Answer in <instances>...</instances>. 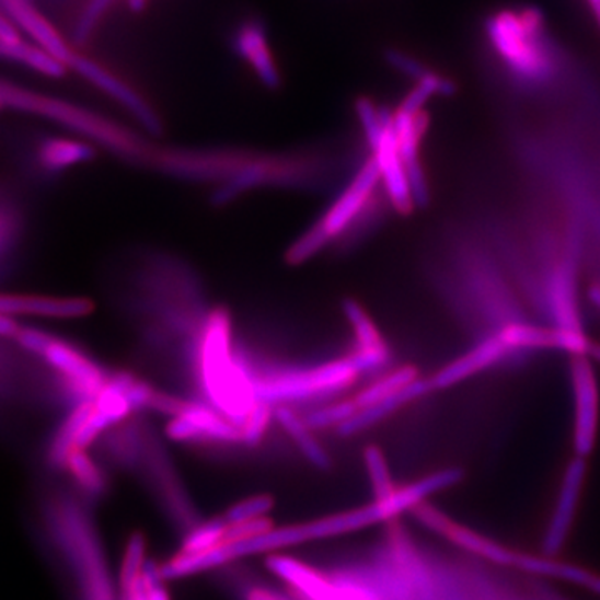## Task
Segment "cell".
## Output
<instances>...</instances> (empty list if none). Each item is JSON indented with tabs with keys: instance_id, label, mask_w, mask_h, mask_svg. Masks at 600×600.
<instances>
[{
	"instance_id": "6da1fadb",
	"label": "cell",
	"mask_w": 600,
	"mask_h": 600,
	"mask_svg": "<svg viewBox=\"0 0 600 600\" xmlns=\"http://www.w3.org/2000/svg\"><path fill=\"white\" fill-rule=\"evenodd\" d=\"M462 478H464L462 469H442V471L430 472L417 481L399 485L397 491L385 499H372L357 509L331 514L304 523H290L280 528L274 526L264 534L244 539V541L222 542L210 551L191 555V573L197 576V574L231 564L239 558L258 554L273 555L308 542L341 538V535L373 528L379 523L392 522L402 514H411L420 504L429 503L430 497L436 494L454 487Z\"/></svg>"
},
{
	"instance_id": "7a4b0ae2",
	"label": "cell",
	"mask_w": 600,
	"mask_h": 600,
	"mask_svg": "<svg viewBox=\"0 0 600 600\" xmlns=\"http://www.w3.org/2000/svg\"><path fill=\"white\" fill-rule=\"evenodd\" d=\"M411 514L426 531L437 535L447 547H452L475 561L484 562L487 566L506 570V573L532 576L535 579L570 584L587 590L592 596L600 597V573L597 570L564 561L558 555L545 554V552L535 554V552L514 547L493 535L477 531L469 523L461 522L430 503L420 504Z\"/></svg>"
},
{
	"instance_id": "3957f363",
	"label": "cell",
	"mask_w": 600,
	"mask_h": 600,
	"mask_svg": "<svg viewBox=\"0 0 600 600\" xmlns=\"http://www.w3.org/2000/svg\"><path fill=\"white\" fill-rule=\"evenodd\" d=\"M484 31L494 66L514 84L542 88L570 64L534 9L496 12Z\"/></svg>"
},
{
	"instance_id": "277c9868",
	"label": "cell",
	"mask_w": 600,
	"mask_h": 600,
	"mask_svg": "<svg viewBox=\"0 0 600 600\" xmlns=\"http://www.w3.org/2000/svg\"><path fill=\"white\" fill-rule=\"evenodd\" d=\"M412 600H542L544 589H519L506 570L455 551L452 557L416 551L411 564Z\"/></svg>"
},
{
	"instance_id": "5b68a950",
	"label": "cell",
	"mask_w": 600,
	"mask_h": 600,
	"mask_svg": "<svg viewBox=\"0 0 600 600\" xmlns=\"http://www.w3.org/2000/svg\"><path fill=\"white\" fill-rule=\"evenodd\" d=\"M44 514L47 532L69 564L81 599L117 600L88 514L69 497H54L47 503Z\"/></svg>"
},
{
	"instance_id": "8992f818",
	"label": "cell",
	"mask_w": 600,
	"mask_h": 600,
	"mask_svg": "<svg viewBox=\"0 0 600 600\" xmlns=\"http://www.w3.org/2000/svg\"><path fill=\"white\" fill-rule=\"evenodd\" d=\"M203 376L214 404L235 426L242 427L254 407V382L241 367L232 362L229 318L223 311L214 312L206 328L203 347Z\"/></svg>"
},
{
	"instance_id": "52a82bcc",
	"label": "cell",
	"mask_w": 600,
	"mask_h": 600,
	"mask_svg": "<svg viewBox=\"0 0 600 600\" xmlns=\"http://www.w3.org/2000/svg\"><path fill=\"white\" fill-rule=\"evenodd\" d=\"M357 372L349 359L325 364L302 372L282 373L273 379L254 382V394L257 401L274 402L302 401L315 395L332 394L347 388Z\"/></svg>"
},
{
	"instance_id": "ba28073f",
	"label": "cell",
	"mask_w": 600,
	"mask_h": 600,
	"mask_svg": "<svg viewBox=\"0 0 600 600\" xmlns=\"http://www.w3.org/2000/svg\"><path fill=\"white\" fill-rule=\"evenodd\" d=\"M267 566L304 600H389L369 587L334 582L314 567L287 555H269Z\"/></svg>"
},
{
	"instance_id": "9c48e42d",
	"label": "cell",
	"mask_w": 600,
	"mask_h": 600,
	"mask_svg": "<svg viewBox=\"0 0 600 600\" xmlns=\"http://www.w3.org/2000/svg\"><path fill=\"white\" fill-rule=\"evenodd\" d=\"M587 459L576 455L567 464L558 484L557 496L545 526L542 538V552L551 555L561 554L562 549L569 541L582 500L584 487H586Z\"/></svg>"
},
{
	"instance_id": "30bf717a",
	"label": "cell",
	"mask_w": 600,
	"mask_h": 600,
	"mask_svg": "<svg viewBox=\"0 0 600 600\" xmlns=\"http://www.w3.org/2000/svg\"><path fill=\"white\" fill-rule=\"evenodd\" d=\"M39 359H43L54 372L59 373L67 391L76 399V405L94 401L107 382L97 364L57 337L50 339Z\"/></svg>"
},
{
	"instance_id": "8fae6325",
	"label": "cell",
	"mask_w": 600,
	"mask_h": 600,
	"mask_svg": "<svg viewBox=\"0 0 600 600\" xmlns=\"http://www.w3.org/2000/svg\"><path fill=\"white\" fill-rule=\"evenodd\" d=\"M573 385L576 399L574 450L576 455L587 459L592 454L599 432V388L586 356L574 357Z\"/></svg>"
},
{
	"instance_id": "7c38bea8",
	"label": "cell",
	"mask_w": 600,
	"mask_h": 600,
	"mask_svg": "<svg viewBox=\"0 0 600 600\" xmlns=\"http://www.w3.org/2000/svg\"><path fill=\"white\" fill-rule=\"evenodd\" d=\"M69 67H72L76 72L81 73L82 78L88 79L95 88L111 95L114 101L120 102L149 132H162V124L159 120L158 114L129 85L124 84L120 79H117L114 73L102 69L97 62L78 53H73Z\"/></svg>"
},
{
	"instance_id": "4fadbf2b",
	"label": "cell",
	"mask_w": 600,
	"mask_h": 600,
	"mask_svg": "<svg viewBox=\"0 0 600 600\" xmlns=\"http://www.w3.org/2000/svg\"><path fill=\"white\" fill-rule=\"evenodd\" d=\"M172 440H223V442H235L242 440L241 427L234 423L222 419L219 414L210 411L203 404L185 402L181 416L174 417L165 429Z\"/></svg>"
},
{
	"instance_id": "5bb4252c",
	"label": "cell",
	"mask_w": 600,
	"mask_h": 600,
	"mask_svg": "<svg viewBox=\"0 0 600 600\" xmlns=\"http://www.w3.org/2000/svg\"><path fill=\"white\" fill-rule=\"evenodd\" d=\"M94 311L91 300L82 297L22 296L0 293V314L9 318L79 319Z\"/></svg>"
},
{
	"instance_id": "9a60e30c",
	"label": "cell",
	"mask_w": 600,
	"mask_h": 600,
	"mask_svg": "<svg viewBox=\"0 0 600 600\" xmlns=\"http://www.w3.org/2000/svg\"><path fill=\"white\" fill-rule=\"evenodd\" d=\"M0 5L4 8L9 19L14 21V25L27 32L35 46L43 47L50 56L69 67L73 50L57 28L41 14L39 9L35 8L32 0H0Z\"/></svg>"
},
{
	"instance_id": "2e32d148",
	"label": "cell",
	"mask_w": 600,
	"mask_h": 600,
	"mask_svg": "<svg viewBox=\"0 0 600 600\" xmlns=\"http://www.w3.org/2000/svg\"><path fill=\"white\" fill-rule=\"evenodd\" d=\"M379 181H381V169H379L376 158H372L360 169L359 174L349 185V189L339 197V200L328 210L327 216L322 219L331 235L341 234L356 219Z\"/></svg>"
},
{
	"instance_id": "e0dca14e",
	"label": "cell",
	"mask_w": 600,
	"mask_h": 600,
	"mask_svg": "<svg viewBox=\"0 0 600 600\" xmlns=\"http://www.w3.org/2000/svg\"><path fill=\"white\" fill-rule=\"evenodd\" d=\"M373 158L381 169V178H384L391 203L401 214L412 212L414 200H412L411 187H408L407 174L399 154L397 137H395L394 119L385 127L384 137L378 149L373 150Z\"/></svg>"
},
{
	"instance_id": "ac0fdd59",
	"label": "cell",
	"mask_w": 600,
	"mask_h": 600,
	"mask_svg": "<svg viewBox=\"0 0 600 600\" xmlns=\"http://www.w3.org/2000/svg\"><path fill=\"white\" fill-rule=\"evenodd\" d=\"M506 353H509V350L500 343L497 334L487 337V339L481 341L474 349L465 353L464 356L458 357V359L442 367L432 379H429L430 385H432V389L452 388V385L472 378L475 373L489 369L491 366L499 362L506 356Z\"/></svg>"
},
{
	"instance_id": "d6986e66",
	"label": "cell",
	"mask_w": 600,
	"mask_h": 600,
	"mask_svg": "<svg viewBox=\"0 0 600 600\" xmlns=\"http://www.w3.org/2000/svg\"><path fill=\"white\" fill-rule=\"evenodd\" d=\"M234 44L239 56L251 64L262 84L269 89L279 88V70L274 62L273 53L267 44L266 31L262 27L261 22L249 21L242 24L235 34Z\"/></svg>"
},
{
	"instance_id": "ffe728a7",
	"label": "cell",
	"mask_w": 600,
	"mask_h": 600,
	"mask_svg": "<svg viewBox=\"0 0 600 600\" xmlns=\"http://www.w3.org/2000/svg\"><path fill=\"white\" fill-rule=\"evenodd\" d=\"M430 389H432L430 381H427V379H417V381L412 382L407 388L401 389L395 394L389 395V397L382 399V401L376 402V404L369 405V407L359 408L349 420L339 426L341 436H356L360 430L367 429V427L373 426V424L381 423L385 417L391 416L392 412L404 407L408 402L416 401V399L426 395Z\"/></svg>"
},
{
	"instance_id": "44dd1931",
	"label": "cell",
	"mask_w": 600,
	"mask_h": 600,
	"mask_svg": "<svg viewBox=\"0 0 600 600\" xmlns=\"http://www.w3.org/2000/svg\"><path fill=\"white\" fill-rule=\"evenodd\" d=\"M94 155V149L88 143L50 137V139L43 140L37 147L35 161L47 174H59L73 165L92 161Z\"/></svg>"
},
{
	"instance_id": "7402d4cb",
	"label": "cell",
	"mask_w": 600,
	"mask_h": 600,
	"mask_svg": "<svg viewBox=\"0 0 600 600\" xmlns=\"http://www.w3.org/2000/svg\"><path fill=\"white\" fill-rule=\"evenodd\" d=\"M92 408H94V401L73 405L69 416L60 424L59 429L50 440L49 449H47V461L53 468H66L67 459H69L70 452L76 449L79 434H81L85 420L91 416Z\"/></svg>"
},
{
	"instance_id": "603a6c76",
	"label": "cell",
	"mask_w": 600,
	"mask_h": 600,
	"mask_svg": "<svg viewBox=\"0 0 600 600\" xmlns=\"http://www.w3.org/2000/svg\"><path fill=\"white\" fill-rule=\"evenodd\" d=\"M0 59L24 64L28 69L54 79L62 78L67 70L66 64L50 56L43 47L24 43L22 39L0 41Z\"/></svg>"
},
{
	"instance_id": "cb8c5ba5",
	"label": "cell",
	"mask_w": 600,
	"mask_h": 600,
	"mask_svg": "<svg viewBox=\"0 0 600 600\" xmlns=\"http://www.w3.org/2000/svg\"><path fill=\"white\" fill-rule=\"evenodd\" d=\"M500 343L510 349L561 350V334L557 328L539 327L531 324H509L497 334Z\"/></svg>"
},
{
	"instance_id": "d4e9b609",
	"label": "cell",
	"mask_w": 600,
	"mask_h": 600,
	"mask_svg": "<svg viewBox=\"0 0 600 600\" xmlns=\"http://www.w3.org/2000/svg\"><path fill=\"white\" fill-rule=\"evenodd\" d=\"M276 419L277 423L282 426V429L292 437L293 442L302 450V454H304L315 468H328L331 459H328L324 447H322L321 443L315 440V437L312 436L311 429H309L304 419L297 417L296 414L287 407L277 408Z\"/></svg>"
},
{
	"instance_id": "484cf974",
	"label": "cell",
	"mask_w": 600,
	"mask_h": 600,
	"mask_svg": "<svg viewBox=\"0 0 600 600\" xmlns=\"http://www.w3.org/2000/svg\"><path fill=\"white\" fill-rule=\"evenodd\" d=\"M64 469H67V472L72 475L82 493L89 494V496H99L104 493V472L84 449H73Z\"/></svg>"
},
{
	"instance_id": "4316f807",
	"label": "cell",
	"mask_w": 600,
	"mask_h": 600,
	"mask_svg": "<svg viewBox=\"0 0 600 600\" xmlns=\"http://www.w3.org/2000/svg\"><path fill=\"white\" fill-rule=\"evenodd\" d=\"M22 226H24V219L18 204L11 197L0 193V270L21 241Z\"/></svg>"
},
{
	"instance_id": "83f0119b",
	"label": "cell",
	"mask_w": 600,
	"mask_h": 600,
	"mask_svg": "<svg viewBox=\"0 0 600 600\" xmlns=\"http://www.w3.org/2000/svg\"><path fill=\"white\" fill-rule=\"evenodd\" d=\"M343 309L344 314H346L350 325L354 327V332H356L359 350H364V353H381V350H389L384 341H382L381 334H379L378 327L373 325L369 315H367L366 311L357 304L356 300H344Z\"/></svg>"
},
{
	"instance_id": "f1b7e54d",
	"label": "cell",
	"mask_w": 600,
	"mask_h": 600,
	"mask_svg": "<svg viewBox=\"0 0 600 600\" xmlns=\"http://www.w3.org/2000/svg\"><path fill=\"white\" fill-rule=\"evenodd\" d=\"M417 381V370L414 367L405 366L402 369L395 370V372L389 373L381 381L373 382L370 388L364 389L354 402L357 407L364 408L369 405L376 404V402L382 401V399L389 397V395L395 394L401 389L407 388L412 382Z\"/></svg>"
},
{
	"instance_id": "f546056e",
	"label": "cell",
	"mask_w": 600,
	"mask_h": 600,
	"mask_svg": "<svg viewBox=\"0 0 600 600\" xmlns=\"http://www.w3.org/2000/svg\"><path fill=\"white\" fill-rule=\"evenodd\" d=\"M364 462H366L373 499H385L397 491L399 485L392 477L388 459L378 446H369L364 450Z\"/></svg>"
},
{
	"instance_id": "4dcf8cb0",
	"label": "cell",
	"mask_w": 600,
	"mask_h": 600,
	"mask_svg": "<svg viewBox=\"0 0 600 600\" xmlns=\"http://www.w3.org/2000/svg\"><path fill=\"white\" fill-rule=\"evenodd\" d=\"M146 539L142 534H134L124 552L123 567H120V593L126 596L142 579L146 570Z\"/></svg>"
},
{
	"instance_id": "1f68e13d",
	"label": "cell",
	"mask_w": 600,
	"mask_h": 600,
	"mask_svg": "<svg viewBox=\"0 0 600 600\" xmlns=\"http://www.w3.org/2000/svg\"><path fill=\"white\" fill-rule=\"evenodd\" d=\"M229 526L226 520H210V522L200 523L194 531L185 535L184 544L178 552L182 554H200V552L210 551L222 544L226 534H228Z\"/></svg>"
},
{
	"instance_id": "d6a6232c",
	"label": "cell",
	"mask_w": 600,
	"mask_h": 600,
	"mask_svg": "<svg viewBox=\"0 0 600 600\" xmlns=\"http://www.w3.org/2000/svg\"><path fill=\"white\" fill-rule=\"evenodd\" d=\"M357 116L362 124L364 132H366L367 142L372 147V150L378 149L384 137L385 127L392 123L394 116H391L384 108H376L372 101L362 97L356 102Z\"/></svg>"
},
{
	"instance_id": "836d02e7",
	"label": "cell",
	"mask_w": 600,
	"mask_h": 600,
	"mask_svg": "<svg viewBox=\"0 0 600 600\" xmlns=\"http://www.w3.org/2000/svg\"><path fill=\"white\" fill-rule=\"evenodd\" d=\"M331 232L325 228L324 222L315 223L314 228L311 231L305 232L292 247L287 251V261L289 264H302V262L309 261V258L314 257L319 251L325 247L328 239H331Z\"/></svg>"
},
{
	"instance_id": "e575fe53",
	"label": "cell",
	"mask_w": 600,
	"mask_h": 600,
	"mask_svg": "<svg viewBox=\"0 0 600 600\" xmlns=\"http://www.w3.org/2000/svg\"><path fill=\"white\" fill-rule=\"evenodd\" d=\"M273 509V497L252 496L234 504L228 512L223 514L222 519L228 526H239V523L251 522V520L266 519Z\"/></svg>"
},
{
	"instance_id": "d590c367",
	"label": "cell",
	"mask_w": 600,
	"mask_h": 600,
	"mask_svg": "<svg viewBox=\"0 0 600 600\" xmlns=\"http://www.w3.org/2000/svg\"><path fill=\"white\" fill-rule=\"evenodd\" d=\"M359 411L356 402L344 401L337 404L327 405V407L318 408L305 417V424L309 429H325L331 426H343L346 420Z\"/></svg>"
},
{
	"instance_id": "8d00e7d4",
	"label": "cell",
	"mask_w": 600,
	"mask_h": 600,
	"mask_svg": "<svg viewBox=\"0 0 600 600\" xmlns=\"http://www.w3.org/2000/svg\"><path fill=\"white\" fill-rule=\"evenodd\" d=\"M270 419V404L264 401H255L254 407L249 412L247 419L242 424V442L247 446H257L266 434Z\"/></svg>"
},
{
	"instance_id": "74e56055",
	"label": "cell",
	"mask_w": 600,
	"mask_h": 600,
	"mask_svg": "<svg viewBox=\"0 0 600 600\" xmlns=\"http://www.w3.org/2000/svg\"><path fill=\"white\" fill-rule=\"evenodd\" d=\"M53 337L54 335H50L49 332L41 331V328L37 327H28V325H22L21 331L18 332V335H15V339L12 341V343H14L19 349L28 354V356L39 357Z\"/></svg>"
},
{
	"instance_id": "f35d334b",
	"label": "cell",
	"mask_w": 600,
	"mask_h": 600,
	"mask_svg": "<svg viewBox=\"0 0 600 600\" xmlns=\"http://www.w3.org/2000/svg\"><path fill=\"white\" fill-rule=\"evenodd\" d=\"M8 343L5 339H0V347ZM12 356L8 349H0V399L8 397L14 384L15 364L11 362Z\"/></svg>"
},
{
	"instance_id": "ab89813d",
	"label": "cell",
	"mask_w": 600,
	"mask_h": 600,
	"mask_svg": "<svg viewBox=\"0 0 600 600\" xmlns=\"http://www.w3.org/2000/svg\"><path fill=\"white\" fill-rule=\"evenodd\" d=\"M184 401H178L172 395L164 394V392H154V395L150 399L149 408L161 412L165 416L177 417L184 411Z\"/></svg>"
},
{
	"instance_id": "60d3db41",
	"label": "cell",
	"mask_w": 600,
	"mask_h": 600,
	"mask_svg": "<svg viewBox=\"0 0 600 600\" xmlns=\"http://www.w3.org/2000/svg\"><path fill=\"white\" fill-rule=\"evenodd\" d=\"M154 395V391L149 388V385L143 384V382L134 381L132 384L127 388L126 399L130 404L132 411L137 408L149 407L150 399Z\"/></svg>"
},
{
	"instance_id": "b9f144b4",
	"label": "cell",
	"mask_w": 600,
	"mask_h": 600,
	"mask_svg": "<svg viewBox=\"0 0 600 600\" xmlns=\"http://www.w3.org/2000/svg\"><path fill=\"white\" fill-rule=\"evenodd\" d=\"M22 325L18 319L9 318V315L0 314V339L14 341Z\"/></svg>"
},
{
	"instance_id": "7bdbcfd3",
	"label": "cell",
	"mask_w": 600,
	"mask_h": 600,
	"mask_svg": "<svg viewBox=\"0 0 600 600\" xmlns=\"http://www.w3.org/2000/svg\"><path fill=\"white\" fill-rule=\"evenodd\" d=\"M21 39L18 27L12 24L11 19L8 15L0 12V41H15Z\"/></svg>"
},
{
	"instance_id": "ee69618b",
	"label": "cell",
	"mask_w": 600,
	"mask_h": 600,
	"mask_svg": "<svg viewBox=\"0 0 600 600\" xmlns=\"http://www.w3.org/2000/svg\"><path fill=\"white\" fill-rule=\"evenodd\" d=\"M124 600H149V593H147L146 582L142 579L134 586V589L130 592H127L126 596H123Z\"/></svg>"
},
{
	"instance_id": "f6af8a7d",
	"label": "cell",
	"mask_w": 600,
	"mask_h": 600,
	"mask_svg": "<svg viewBox=\"0 0 600 600\" xmlns=\"http://www.w3.org/2000/svg\"><path fill=\"white\" fill-rule=\"evenodd\" d=\"M589 297L592 300V304L600 309V286L590 287Z\"/></svg>"
},
{
	"instance_id": "bcb514c9",
	"label": "cell",
	"mask_w": 600,
	"mask_h": 600,
	"mask_svg": "<svg viewBox=\"0 0 600 600\" xmlns=\"http://www.w3.org/2000/svg\"><path fill=\"white\" fill-rule=\"evenodd\" d=\"M127 2H129V8L132 9L134 12H140L146 8L147 0H127Z\"/></svg>"
},
{
	"instance_id": "7dc6e473",
	"label": "cell",
	"mask_w": 600,
	"mask_h": 600,
	"mask_svg": "<svg viewBox=\"0 0 600 600\" xmlns=\"http://www.w3.org/2000/svg\"><path fill=\"white\" fill-rule=\"evenodd\" d=\"M542 600H564V599H561V597L558 596H555V593L551 592V590L544 589V593H542Z\"/></svg>"
},
{
	"instance_id": "c3c4849f",
	"label": "cell",
	"mask_w": 600,
	"mask_h": 600,
	"mask_svg": "<svg viewBox=\"0 0 600 600\" xmlns=\"http://www.w3.org/2000/svg\"><path fill=\"white\" fill-rule=\"evenodd\" d=\"M589 356H592L593 359L600 362V346H590Z\"/></svg>"
}]
</instances>
